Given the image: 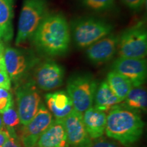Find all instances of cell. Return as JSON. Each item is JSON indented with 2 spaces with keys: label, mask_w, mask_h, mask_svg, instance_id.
Masks as SVG:
<instances>
[{
  "label": "cell",
  "mask_w": 147,
  "mask_h": 147,
  "mask_svg": "<svg viewBox=\"0 0 147 147\" xmlns=\"http://www.w3.org/2000/svg\"><path fill=\"white\" fill-rule=\"evenodd\" d=\"M45 100L50 113L57 120H63L74 110L71 100L64 91L48 93L45 95Z\"/></svg>",
  "instance_id": "cell-15"
},
{
  "label": "cell",
  "mask_w": 147,
  "mask_h": 147,
  "mask_svg": "<svg viewBox=\"0 0 147 147\" xmlns=\"http://www.w3.org/2000/svg\"><path fill=\"white\" fill-rule=\"evenodd\" d=\"M124 5L131 10H140L146 3V0H121Z\"/></svg>",
  "instance_id": "cell-25"
},
{
  "label": "cell",
  "mask_w": 147,
  "mask_h": 147,
  "mask_svg": "<svg viewBox=\"0 0 147 147\" xmlns=\"http://www.w3.org/2000/svg\"><path fill=\"white\" fill-rule=\"evenodd\" d=\"M3 45L0 43V55H2L3 54Z\"/></svg>",
  "instance_id": "cell-31"
},
{
  "label": "cell",
  "mask_w": 147,
  "mask_h": 147,
  "mask_svg": "<svg viewBox=\"0 0 147 147\" xmlns=\"http://www.w3.org/2000/svg\"><path fill=\"white\" fill-rule=\"evenodd\" d=\"M10 135L6 129L0 130V147H3L5 143L10 138Z\"/></svg>",
  "instance_id": "cell-27"
},
{
  "label": "cell",
  "mask_w": 147,
  "mask_h": 147,
  "mask_svg": "<svg viewBox=\"0 0 147 147\" xmlns=\"http://www.w3.org/2000/svg\"><path fill=\"white\" fill-rule=\"evenodd\" d=\"M64 69L59 64L52 61L44 62L37 67L34 74V83L44 91H51L61 86Z\"/></svg>",
  "instance_id": "cell-12"
},
{
  "label": "cell",
  "mask_w": 147,
  "mask_h": 147,
  "mask_svg": "<svg viewBox=\"0 0 147 147\" xmlns=\"http://www.w3.org/2000/svg\"><path fill=\"white\" fill-rule=\"evenodd\" d=\"M97 88V81L90 74H79L70 77L67 84V93L74 109L82 114L91 107Z\"/></svg>",
  "instance_id": "cell-4"
},
{
  "label": "cell",
  "mask_w": 147,
  "mask_h": 147,
  "mask_svg": "<svg viewBox=\"0 0 147 147\" xmlns=\"http://www.w3.org/2000/svg\"><path fill=\"white\" fill-rule=\"evenodd\" d=\"M2 65H4V63H3L2 55H0V67H1Z\"/></svg>",
  "instance_id": "cell-30"
},
{
  "label": "cell",
  "mask_w": 147,
  "mask_h": 147,
  "mask_svg": "<svg viewBox=\"0 0 147 147\" xmlns=\"http://www.w3.org/2000/svg\"><path fill=\"white\" fill-rule=\"evenodd\" d=\"M119 36L109 34L87 47V55L93 63L108 61L115 56L119 45Z\"/></svg>",
  "instance_id": "cell-13"
},
{
  "label": "cell",
  "mask_w": 147,
  "mask_h": 147,
  "mask_svg": "<svg viewBox=\"0 0 147 147\" xmlns=\"http://www.w3.org/2000/svg\"><path fill=\"white\" fill-rule=\"evenodd\" d=\"M3 147H21L16 136H10Z\"/></svg>",
  "instance_id": "cell-28"
},
{
  "label": "cell",
  "mask_w": 147,
  "mask_h": 147,
  "mask_svg": "<svg viewBox=\"0 0 147 147\" xmlns=\"http://www.w3.org/2000/svg\"><path fill=\"white\" fill-rule=\"evenodd\" d=\"M11 87V80L9 77L5 65L0 67V88H2L5 90L10 89Z\"/></svg>",
  "instance_id": "cell-24"
},
{
  "label": "cell",
  "mask_w": 147,
  "mask_h": 147,
  "mask_svg": "<svg viewBox=\"0 0 147 147\" xmlns=\"http://www.w3.org/2000/svg\"><path fill=\"white\" fill-rule=\"evenodd\" d=\"M63 122L69 146L91 147L93 142L84 127L82 114L74 109Z\"/></svg>",
  "instance_id": "cell-11"
},
{
  "label": "cell",
  "mask_w": 147,
  "mask_h": 147,
  "mask_svg": "<svg viewBox=\"0 0 147 147\" xmlns=\"http://www.w3.org/2000/svg\"><path fill=\"white\" fill-rule=\"evenodd\" d=\"M144 123L137 111L117 104L106 117L105 132L110 138L125 146H131L142 136Z\"/></svg>",
  "instance_id": "cell-2"
},
{
  "label": "cell",
  "mask_w": 147,
  "mask_h": 147,
  "mask_svg": "<svg viewBox=\"0 0 147 147\" xmlns=\"http://www.w3.org/2000/svg\"><path fill=\"white\" fill-rule=\"evenodd\" d=\"M1 40V33H0V40Z\"/></svg>",
  "instance_id": "cell-32"
},
{
  "label": "cell",
  "mask_w": 147,
  "mask_h": 147,
  "mask_svg": "<svg viewBox=\"0 0 147 147\" xmlns=\"http://www.w3.org/2000/svg\"><path fill=\"white\" fill-rule=\"evenodd\" d=\"M113 68L125 77L132 87H141L146 82L147 64L144 59L119 57L114 62Z\"/></svg>",
  "instance_id": "cell-10"
},
{
  "label": "cell",
  "mask_w": 147,
  "mask_h": 147,
  "mask_svg": "<svg viewBox=\"0 0 147 147\" xmlns=\"http://www.w3.org/2000/svg\"><path fill=\"white\" fill-rule=\"evenodd\" d=\"M13 1L14 0H0V33L1 40L10 41L13 37Z\"/></svg>",
  "instance_id": "cell-17"
},
{
  "label": "cell",
  "mask_w": 147,
  "mask_h": 147,
  "mask_svg": "<svg viewBox=\"0 0 147 147\" xmlns=\"http://www.w3.org/2000/svg\"><path fill=\"white\" fill-rule=\"evenodd\" d=\"M125 104L127 107L135 111H146L147 107L146 91L142 87L131 88L125 99Z\"/></svg>",
  "instance_id": "cell-20"
},
{
  "label": "cell",
  "mask_w": 147,
  "mask_h": 147,
  "mask_svg": "<svg viewBox=\"0 0 147 147\" xmlns=\"http://www.w3.org/2000/svg\"><path fill=\"white\" fill-rule=\"evenodd\" d=\"M94 107L101 111L111 110L121 102L110 89L106 81H104L97 87L95 97Z\"/></svg>",
  "instance_id": "cell-18"
},
{
  "label": "cell",
  "mask_w": 147,
  "mask_h": 147,
  "mask_svg": "<svg viewBox=\"0 0 147 147\" xmlns=\"http://www.w3.org/2000/svg\"><path fill=\"white\" fill-rule=\"evenodd\" d=\"M38 147H69L63 120L53 121L40 136Z\"/></svg>",
  "instance_id": "cell-14"
},
{
  "label": "cell",
  "mask_w": 147,
  "mask_h": 147,
  "mask_svg": "<svg viewBox=\"0 0 147 147\" xmlns=\"http://www.w3.org/2000/svg\"><path fill=\"white\" fill-rule=\"evenodd\" d=\"M32 40L36 49L49 56L65 54L70 44V33L65 18L61 14H48Z\"/></svg>",
  "instance_id": "cell-1"
},
{
  "label": "cell",
  "mask_w": 147,
  "mask_h": 147,
  "mask_svg": "<svg viewBox=\"0 0 147 147\" xmlns=\"http://www.w3.org/2000/svg\"><path fill=\"white\" fill-rule=\"evenodd\" d=\"M16 95L20 122L25 125L38 113L42 104L41 97L36 84L32 81L19 86Z\"/></svg>",
  "instance_id": "cell-7"
},
{
  "label": "cell",
  "mask_w": 147,
  "mask_h": 147,
  "mask_svg": "<svg viewBox=\"0 0 147 147\" xmlns=\"http://www.w3.org/2000/svg\"><path fill=\"white\" fill-rule=\"evenodd\" d=\"M91 147H119L115 142H110L104 139H99L95 143H93Z\"/></svg>",
  "instance_id": "cell-26"
},
{
  "label": "cell",
  "mask_w": 147,
  "mask_h": 147,
  "mask_svg": "<svg viewBox=\"0 0 147 147\" xmlns=\"http://www.w3.org/2000/svg\"><path fill=\"white\" fill-rule=\"evenodd\" d=\"M53 121L49 110L41 104L38 113L25 125H23L21 140L24 147H35L40 138Z\"/></svg>",
  "instance_id": "cell-9"
},
{
  "label": "cell",
  "mask_w": 147,
  "mask_h": 147,
  "mask_svg": "<svg viewBox=\"0 0 147 147\" xmlns=\"http://www.w3.org/2000/svg\"><path fill=\"white\" fill-rule=\"evenodd\" d=\"M106 82L121 102L125 100L132 88L131 82L125 77L114 70L108 74Z\"/></svg>",
  "instance_id": "cell-19"
},
{
  "label": "cell",
  "mask_w": 147,
  "mask_h": 147,
  "mask_svg": "<svg viewBox=\"0 0 147 147\" xmlns=\"http://www.w3.org/2000/svg\"><path fill=\"white\" fill-rule=\"evenodd\" d=\"M4 129H6V128L5 127L4 125H3V121H2V118H1V117L0 116V130Z\"/></svg>",
  "instance_id": "cell-29"
},
{
  "label": "cell",
  "mask_w": 147,
  "mask_h": 147,
  "mask_svg": "<svg viewBox=\"0 0 147 147\" xmlns=\"http://www.w3.org/2000/svg\"><path fill=\"white\" fill-rule=\"evenodd\" d=\"M118 49L120 57L144 59L147 53V32L144 22H138L122 33Z\"/></svg>",
  "instance_id": "cell-6"
},
{
  "label": "cell",
  "mask_w": 147,
  "mask_h": 147,
  "mask_svg": "<svg viewBox=\"0 0 147 147\" xmlns=\"http://www.w3.org/2000/svg\"><path fill=\"white\" fill-rule=\"evenodd\" d=\"M12 106L13 100L11 93L8 90L0 88V114H3Z\"/></svg>",
  "instance_id": "cell-23"
},
{
  "label": "cell",
  "mask_w": 147,
  "mask_h": 147,
  "mask_svg": "<svg viewBox=\"0 0 147 147\" xmlns=\"http://www.w3.org/2000/svg\"><path fill=\"white\" fill-rule=\"evenodd\" d=\"M106 116L105 112L91 106L82 113V120L88 135L91 140L100 138L106 129Z\"/></svg>",
  "instance_id": "cell-16"
},
{
  "label": "cell",
  "mask_w": 147,
  "mask_h": 147,
  "mask_svg": "<svg viewBox=\"0 0 147 147\" xmlns=\"http://www.w3.org/2000/svg\"><path fill=\"white\" fill-rule=\"evenodd\" d=\"M3 60L10 80L21 79L36 64L37 59L29 53L12 47H6L3 51Z\"/></svg>",
  "instance_id": "cell-8"
},
{
  "label": "cell",
  "mask_w": 147,
  "mask_h": 147,
  "mask_svg": "<svg viewBox=\"0 0 147 147\" xmlns=\"http://www.w3.org/2000/svg\"><path fill=\"white\" fill-rule=\"evenodd\" d=\"M113 29L110 23L93 18L78 19L71 25L73 39L80 48L89 47L110 34Z\"/></svg>",
  "instance_id": "cell-5"
},
{
  "label": "cell",
  "mask_w": 147,
  "mask_h": 147,
  "mask_svg": "<svg viewBox=\"0 0 147 147\" xmlns=\"http://www.w3.org/2000/svg\"><path fill=\"white\" fill-rule=\"evenodd\" d=\"M48 13L47 0H24L18 23L16 46L32 40L34 33Z\"/></svg>",
  "instance_id": "cell-3"
},
{
  "label": "cell",
  "mask_w": 147,
  "mask_h": 147,
  "mask_svg": "<svg viewBox=\"0 0 147 147\" xmlns=\"http://www.w3.org/2000/svg\"><path fill=\"white\" fill-rule=\"evenodd\" d=\"M2 121L5 127L10 133V136H16L14 128L21 123L17 111L13 108V106L9 108L2 114Z\"/></svg>",
  "instance_id": "cell-21"
},
{
  "label": "cell",
  "mask_w": 147,
  "mask_h": 147,
  "mask_svg": "<svg viewBox=\"0 0 147 147\" xmlns=\"http://www.w3.org/2000/svg\"><path fill=\"white\" fill-rule=\"evenodd\" d=\"M115 0H82L83 4L95 12H103L112 8Z\"/></svg>",
  "instance_id": "cell-22"
}]
</instances>
